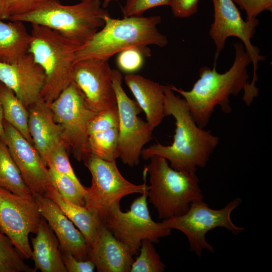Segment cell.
<instances>
[{"label":"cell","instance_id":"obj_1","mask_svg":"<svg viewBox=\"0 0 272 272\" xmlns=\"http://www.w3.org/2000/svg\"><path fill=\"white\" fill-rule=\"evenodd\" d=\"M163 88L165 116L172 115L175 121L173 142L168 146L154 144L143 149L141 156L145 160L160 156L175 170L196 173L197 167L206 166L220 139L196 124L184 98L176 95L168 85Z\"/></svg>","mask_w":272,"mask_h":272},{"label":"cell","instance_id":"obj_2","mask_svg":"<svg viewBox=\"0 0 272 272\" xmlns=\"http://www.w3.org/2000/svg\"><path fill=\"white\" fill-rule=\"evenodd\" d=\"M235 56L231 67L224 73L216 71V63L212 69L201 67L199 78L189 91L168 85L173 91L182 95L186 102L191 114L201 128L208 124L216 106L225 113H230V97L236 96L247 88L249 82L247 66L252 62L241 42L234 43Z\"/></svg>","mask_w":272,"mask_h":272},{"label":"cell","instance_id":"obj_3","mask_svg":"<svg viewBox=\"0 0 272 272\" xmlns=\"http://www.w3.org/2000/svg\"><path fill=\"white\" fill-rule=\"evenodd\" d=\"M160 16H134L114 19L105 17V24L75 53V62L85 59L108 60L115 54L132 47L154 45L165 47L167 37L157 26L161 22Z\"/></svg>","mask_w":272,"mask_h":272},{"label":"cell","instance_id":"obj_4","mask_svg":"<svg viewBox=\"0 0 272 272\" xmlns=\"http://www.w3.org/2000/svg\"><path fill=\"white\" fill-rule=\"evenodd\" d=\"M107 15L100 0H84L73 5H62L58 0H41L29 12L9 20L48 27L80 47L103 27Z\"/></svg>","mask_w":272,"mask_h":272},{"label":"cell","instance_id":"obj_5","mask_svg":"<svg viewBox=\"0 0 272 272\" xmlns=\"http://www.w3.org/2000/svg\"><path fill=\"white\" fill-rule=\"evenodd\" d=\"M149 159L144 170L149 174L150 185L147 195L159 219L182 215L192 201L203 199L196 173L175 170L160 156L155 155Z\"/></svg>","mask_w":272,"mask_h":272},{"label":"cell","instance_id":"obj_6","mask_svg":"<svg viewBox=\"0 0 272 272\" xmlns=\"http://www.w3.org/2000/svg\"><path fill=\"white\" fill-rule=\"evenodd\" d=\"M28 53L43 70L45 82L40 98L50 105L70 84V74L79 48L58 32L32 24Z\"/></svg>","mask_w":272,"mask_h":272},{"label":"cell","instance_id":"obj_7","mask_svg":"<svg viewBox=\"0 0 272 272\" xmlns=\"http://www.w3.org/2000/svg\"><path fill=\"white\" fill-rule=\"evenodd\" d=\"M82 161L92 176L91 185L86 187L84 206L102 221L113 206L120 205L124 196L143 194L149 189L146 182L135 184L126 180L118 170L116 161H106L91 153Z\"/></svg>","mask_w":272,"mask_h":272},{"label":"cell","instance_id":"obj_8","mask_svg":"<svg viewBox=\"0 0 272 272\" xmlns=\"http://www.w3.org/2000/svg\"><path fill=\"white\" fill-rule=\"evenodd\" d=\"M55 121L61 129V140L68 152L81 161L91 153L88 144V127L97 114L81 91L70 84L50 105Z\"/></svg>","mask_w":272,"mask_h":272},{"label":"cell","instance_id":"obj_9","mask_svg":"<svg viewBox=\"0 0 272 272\" xmlns=\"http://www.w3.org/2000/svg\"><path fill=\"white\" fill-rule=\"evenodd\" d=\"M242 202L237 197L219 210L213 209L203 199L192 201L188 210L183 215L163 220L164 227L182 232L187 237L190 250L200 257L203 249L214 252V247L206 240L207 233L216 228H226L233 234H238L244 230L237 227L231 219L232 212Z\"/></svg>","mask_w":272,"mask_h":272},{"label":"cell","instance_id":"obj_10","mask_svg":"<svg viewBox=\"0 0 272 272\" xmlns=\"http://www.w3.org/2000/svg\"><path fill=\"white\" fill-rule=\"evenodd\" d=\"M103 222L116 239L129 248L132 255L139 253L143 240L157 243L161 238L171 234V229L152 220L147 192L135 198L125 212L122 211L120 205L113 206L103 218Z\"/></svg>","mask_w":272,"mask_h":272},{"label":"cell","instance_id":"obj_11","mask_svg":"<svg viewBox=\"0 0 272 272\" xmlns=\"http://www.w3.org/2000/svg\"><path fill=\"white\" fill-rule=\"evenodd\" d=\"M212 2L214 21L211 25L209 34L216 46L214 63H216L228 37L234 36L240 39L251 58L253 68L252 80L248 83L246 93L251 97L256 96L258 94V89L255 86L258 79V63L265 59V57L260 55L259 49L253 46L251 41L259 21L257 18L244 20L232 0H212Z\"/></svg>","mask_w":272,"mask_h":272},{"label":"cell","instance_id":"obj_12","mask_svg":"<svg viewBox=\"0 0 272 272\" xmlns=\"http://www.w3.org/2000/svg\"><path fill=\"white\" fill-rule=\"evenodd\" d=\"M122 80L120 71L112 69L119 118V158L124 164L133 167L139 164L142 151L151 140L154 129L138 116L142 109L124 91Z\"/></svg>","mask_w":272,"mask_h":272},{"label":"cell","instance_id":"obj_13","mask_svg":"<svg viewBox=\"0 0 272 272\" xmlns=\"http://www.w3.org/2000/svg\"><path fill=\"white\" fill-rule=\"evenodd\" d=\"M42 217L33 195H19L0 187V229L24 258H31L29 235L36 234Z\"/></svg>","mask_w":272,"mask_h":272},{"label":"cell","instance_id":"obj_14","mask_svg":"<svg viewBox=\"0 0 272 272\" xmlns=\"http://www.w3.org/2000/svg\"><path fill=\"white\" fill-rule=\"evenodd\" d=\"M70 80L96 111L117 107L112 69L108 60L90 58L74 62Z\"/></svg>","mask_w":272,"mask_h":272},{"label":"cell","instance_id":"obj_15","mask_svg":"<svg viewBox=\"0 0 272 272\" xmlns=\"http://www.w3.org/2000/svg\"><path fill=\"white\" fill-rule=\"evenodd\" d=\"M1 141L7 147L33 195H45L53 185L49 169L34 146L4 119Z\"/></svg>","mask_w":272,"mask_h":272},{"label":"cell","instance_id":"obj_16","mask_svg":"<svg viewBox=\"0 0 272 272\" xmlns=\"http://www.w3.org/2000/svg\"><path fill=\"white\" fill-rule=\"evenodd\" d=\"M45 82L43 70L29 53L12 63L0 61V82L27 109L40 98Z\"/></svg>","mask_w":272,"mask_h":272},{"label":"cell","instance_id":"obj_17","mask_svg":"<svg viewBox=\"0 0 272 272\" xmlns=\"http://www.w3.org/2000/svg\"><path fill=\"white\" fill-rule=\"evenodd\" d=\"M41 216L54 232L59 248L81 260H88L89 246L81 232L51 199L34 194Z\"/></svg>","mask_w":272,"mask_h":272},{"label":"cell","instance_id":"obj_18","mask_svg":"<svg viewBox=\"0 0 272 272\" xmlns=\"http://www.w3.org/2000/svg\"><path fill=\"white\" fill-rule=\"evenodd\" d=\"M129 248L116 239L102 222L92 243L88 259L99 272H129L134 261Z\"/></svg>","mask_w":272,"mask_h":272},{"label":"cell","instance_id":"obj_19","mask_svg":"<svg viewBox=\"0 0 272 272\" xmlns=\"http://www.w3.org/2000/svg\"><path fill=\"white\" fill-rule=\"evenodd\" d=\"M28 126L33 145L46 164L61 143V129L49 107L40 98L28 108Z\"/></svg>","mask_w":272,"mask_h":272},{"label":"cell","instance_id":"obj_20","mask_svg":"<svg viewBox=\"0 0 272 272\" xmlns=\"http://www.w3.org/2000/svg\"><path fill=\"white\" fill-rule=\"evenodd\" d=\"M88 144L91 154L106 161L119 158V118L117 107L97 113L88 127Z\"/></svg>","mask_w":272,"mask_h":272},{"label":"cell","instance_id":"obj_21","mask_svg":"<svg viewBox=\"0 0 272 272\" xmlns=\"http://www.w3.org/2000/svg\"><path fill=\"white\" fill-rule=\"evenodd\" d=\"M124 81L145 113L147 122L153 129L158 126L166 117L163 85L131 74L125 76Z\"/></svg>","mask_w":272,"mask_h":272},{"label":"cell","instance_id":"obj_22","mask_svg":"<svg viewBox=\"0 0 272 272\" xmlns=\"http://www.w3.org/2000/svg\"><path fill=\"white\" fill-rule=\"evenodd\" d=\"M31 258L34 262L35 271L67 272L62 261L58 239L43 217L36 236L31 238Z\"/></svg>","mask_w":272,"mask_h":272},{"label":"cell","instance_id":"obj_23","mask_svg":"<svg viewBox=\"0 0 272 272\" xmlns=\"http://www.w3.org/2000/svg\"><path fill=\"white\" fill-rule=\"evenodd\" d=\"M44 195L56 203L81 232L89 246L103 222L99 216L85 206L78 205L65 199L53 185L49 187Z\"/></svg>","mask_w":272,"mask_h":272},{"label":"cell","instance_id":"obj_24","mask_svg":"<svg viewBox=\"0 0 272 272\" xmlns=\"http://www.w3.org/2000/svg\"><path fill=\"white\" fill-rule=\"evenodd\" d=\"M0 18V61L12 63L28 52L31 35L20 21Z\"/></svg>","mask_w":272,"mask_h":272},{"label":"cell","instance_id":"obj_25","mask_svg":"<svg viewBox=\"0 0 272 272\" xmlns=\"http://www.w3.org/2000/svg\"><path fill=\"white\" fill-rule=\"evenodd\" d=\"M0 104L4 119L18 131L33 146L28 126V109L14 92L0 82Z\"/></svg>","mask_w":272,"mask_h":272},{"label":"cell","instance_id":"obj_26","mask_svg":"<svg viewBox=\"0 0 272 272\" xmlns=\"http://www.w3.org/2000/svg\"><path fill=\"white\" fill-rule=\"evenodd\" d=\"M0 187L21 195H33L7 147L0 141Z\"/></svg>","mask_w":272,"mask_h":272},{"label":"cell","instance_id":"obj_27","mask_svg":"<svg viewBox=\"0 0 272 272\" xmlns=\"http://www.w3.org/2000/svg\"><path fill=\"white\" fill-rule=\"evenodd\" d=\"M11 239L0 229V272H34Z\"/></svg>","mask_w":272,"mask_h":272},{"label":"cell","instance_id":"obj_28","mask_svg":"<svg viewBox=\"0 0 272 272\" xmlns=\"http://www.w3.org/2000/svg\"><path fill=\"white\" fill-rule=\"evenodd\" d=\"M139 255L134 260L130 272H162L164 271L165 264L154 246L149 240L142 241Z\"/></svg>","mask_w":272,"mask_h":272},{"label":"cell","instance_id":"obj_29","mask_svg":"<svg viewBox=\"0 0 272 272\" xmlns=\"http://www.w3.org/2000/svg\"><path fill=\"white\" fill-rule=\"evenodd\" d=\"M53 186L67 200L81 206L85 205V186L81 187L66 175L61 174L51 167H48Z\"/></svg>","mask_w":272,"mask_h":272},{"label":"cell","instance_id":"obj_30","mask_svg":"<svg viewBox=\"0 0 272 272\" xmlns=\"http://www.w3.org/2000/svg\"><path fill=\"white\" fill-rule=\"evenodd\" d=\"M151 55V51L148 46L130 47L117 54L116 64L122 72L131 73L141 69L145 57Z\"/></svg>","mask_w":272,"mask_h":272},{"label":"cell","instance_id":"obj_31","mask_svg":"<svg viewBox=\"0 0 272 272\" xmlns=\"http://www.w3.org/2000/svg\"><path fill=\"white\" fill-rule=\"evenodd\" d=\"M47 166L51 167L58 172L67 176L79 186H84L73 170L69 159L68 151L62 142H61L52 152Z\"/></svg>","mask_w":272,"mask_h":272},{"label":"cell","instance_id":"obj_32","mask_svg":"<svg viewBox=\"0 0 272 272\" xmlns=\"http://www.w3.org/2000/svg\"><path fill=\"white\" fill-rule=\"evenodd\" d=\"M41 0H4L1 19L10 18L27 13L32 10Z\"/></svg>","mask_w":272,"mask_h":272},{"label":"cell","instance_id":"obj_33","mask_svg":"<svg viewBox=\"0 0 272 272\" xmlns=\"http://www.w3.org/2000/svg\"><path fill=\"white\" fill-rule=\"evenodd\" d=\"M171 0H126L121 8L123 17L141 16L146 11L156 7L170 5Z\"/></svg>","mask_w":272,"mask_h":272},{"label":"cell","instance_id":"obj_34","mask_svg":"<svg viewBox=\"0 0 272 272\" xmlns=\"http://www.w3.org/2000/svg\"><path fill=\"white\" fill-rule=\"evenodd\" d=\"M241 9L244 11L246 21L256 18V17L264 11H272V0H232Z\"/></svg>","mask_w":272,"mask_h":272},{"label":"cell","instance_id":"obj_35","mask_svg":"<svg viewBox=\"0 0 272 272\" xmlns=\"http://www.w3.org/2000/svg\"><path fill=\"white\" fill-rule=\"evenodd\" d=\"M60 249L62 261L67 272H93L95 266L90 260H81L70 252Z\"/></svg>","mask_w":272,"mask_h":272},{"label":"cell","instance_id":"obj_36","mask_svg":"<svg viewBox=\"0 0 272 272\" xmlns=\"http://www.w3.org/2000/svg\"><path fill=\"white\" fill-rule=\"evenodd\" d=\"M199 0H171L170 6L177 18H187L197 12Z\"/></svg>","mask_w":272,"mask_h":272},{"label":"cell","instance_id":"obj_37","mask_svg":"<svg viewBox=\"0 0 272 272\" xmlns=\"http://www.w3.org/2000/svg\"><path fill=\"white\" fill-rule=\"evenodd\" d=\"M4 131V116L1 105L0 104V141Z\"/></svg>","mask_w":272,"mask_h":272},{"label":"cell","instance_id":"obj_38","mask_svg":"<svg viewBox=\"0 0 272 272\" xmlns=\"http://www.w3.org/2000/svg\"><path fill=\"white\" fill-rule=\"evenodd\" d=\"M113 1H116V0H103V2L102 3V6L103 8H106L110 4V3Z\"/></svg>","mask_w":272,"mask_h":272},{"label":"cell","instance_id":"obj_39","mask_svg":"<svg viewBox=\"0 0 272 272\" xmlns=\"http://www.w3.org/2000/svg\"><path fill=\"white\" fill-rule=\"evenodd\" d=\"M4 0H0V18L1 16L3 4Z\"/></svg>","mask_w":272,"mask_h":272},{"label":"cell","instance_id":"obj_40","mask_svg":"<svg viewBox=\"0 0 272 272\" xmlns=\"http://www.w3.org/2000/svg\"><path fill=\"white\" fill-rule=\"evenodd\" d=\"M80 1H84V0H80Z\"/></svg>","mask_w":272,"mask_h":272}]
</instances>
